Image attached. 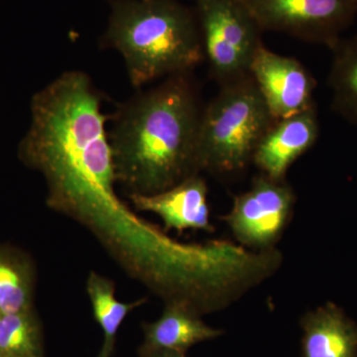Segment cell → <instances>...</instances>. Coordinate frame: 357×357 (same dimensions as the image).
Instances as JSON below:
<instances>
[{
	"instance_id": "11",
	"label": "cell",
	"mask_w": 357,
	"mask_h": 357,
	"mask_svg": "<svg viewBox=\"0 0 357 357\" xmlns=\"http://www.w3.org/2000/svg\"><path fill=\"white\" fill-rule=\"evenodd\" d=\"M201 314L178 304L166 303L158 319L145 324L141 356L154 357L164 352L185 354L194 345L222 337L223 331L206 325Z\"/></svg>"
},
{
	"instance_id": "9",
	"label": "cell",
	"mask_w": 357,
	"mask_h": 357,
	"mask_svg": "<svg viewBox=\"0 0 357 357\" xmlns=\"http://www.w3.org/2000/svg\"><path fill=\"white\" fill-rule=\"evenodd\" d=\"M319 133L316 107L275 121L258 143L252 164L267 177L286 181L289 169L314 146Z\"/></svg>"
},
{
	"instance_id": "4",
	"label": "cell",
	"mask_w": 357,
	"mask_h": 357,
	"mask_svg": "<svg viewBox=\"0 0 357 357\" xmlns=\"http://www.w3.org/2000/svg\"><path fill=\"white\" fill-rule=\"evenodd\" d=\"M275 121L250 75L220 86L202 112L197 143L199 172L217 176L243 172Z\"/></svg>"
},
{
	"instance_id": "14",
	"label": "cell",
	"mask_w": 357,
	"mask_h": 357,
	"mask_svg": "<svg viewBox=\"0 0 357 357\" xmlns=\"http://www.w3.org/2000/svg\"><path fill=\"white\" fill-rule=\"evenodd\" d=\"M86 293L91 301L93 316L102 328L105 340L98 357H110L114 352L115 338L122 321L136 307L142 306V298L131 303H123L115 297V284L112 279L96 271L89 272L86 278Z\"/></svg>"
},
{
	"instance_id": "8",
	"label": "cell",
	"mask_w": 357,
	"mask_h": 357,
	"mask_svg": "<svg viewBox=\"0 0 357 357\" xmlns=\"http://www.w3.org/2000/svg\"><path fill=\"white\" fill-rule=\"evenodd\" d=\"M250 76L276 121L316 107L314 77L295 58L275 53L262 45L251 63Z\"/></svg>"
},
{
	"instance_id": "2",
	"label": "cell",
	"mask_w": 357,
	"mask_h": 357,
	"mask_svg": "<svg viewBox=\"0 0 357 357\" xmlns=\"http://www.w3.org/2000/svg\"><path fill=\"white\" fill-rule=\"evenodd\" d=\"M201 105L190 73L166 77L134 96L109 133L116 184L128 196H150L198 175Z\"/></svg>"
},
{
	"instance_id": "15",
	"label": "cell",
	"mask_w": 357,
	"mask_h": 357,
	"mask_svg": "<svg viewBox=\"0 0 357 357\" xmlns=\"http://www.w3.org/2000/svg\"><path fill=\"white\" fill-rule=\"evenodd\" d=\"M328 76L333 112L357 126V35L340 38L332 47Z\"/></svg>"
},
{
	"instance_id": "6",
	"label": "cell",
	"mask_w": 357,
	"mask_h": 357,
	"mask_svg": "<svg viewBox=\"0 0 357 357\" xmlns=\"http://www.w3.org/2000/svg\"><path fill=\"white\" fill-rule=\"evenodd\" d=\"M296 197L287 181H277L260 173L248 191L234 198L231 210L220 217L237 243L251 250H269L292 220Z\"/></svg>"
},
{
	"instance_id": "13",
	"label": "cell",
	"mask_w": 357,
	"mask_h": 357,
	"mask_svg": "<svg viewBox=\"0 0 357 357\" xmlns=\"http://www.w3.org/2000/svg\"><path fill=\"white\" fill-rule=\"evenodd\" d=\"M36 271L21 249L0 245V314L33 309Z\"/></svg>"
},
{
	"instance_id": "18",
	"label": "cell",
	"mask_w": 357,
	"mask_h": 357,
	"mask_svg": "<svg viewBox=\"0 0 357 357\" xmlns=\"http://www.w3.org/2000/svg\"><path fill=\"white\" fill-rule=\"evenodd\" d=\"M356 4H357V0H356Z\"/></svg>"
},
{
	"instance_id": "3",
	"label": "cell",
	"mask_w": 357,
	"mask_h": 357,
	"mask_svg": "<svg viewBox=\"0 0 357 357\" xmlns=\"http://www.w3.org/2000/svg\"><path fill=\"white\" fill-rule=\"evenodd\" d=\"M103 44L121 53L136 89L204 60L197 14L177 0H114Z\"/></svg>"
},
{
	"instance_id": "12",
	"label": "cell",
	"mask_w": 357,
	"mask_h": 357,
	"mask_svg": "<svg viewBox=\"0 0 357 357\" xmlns=\"http://www.w3.org/2000/svg\"><path fill=\"white\" fill-rule=\"evenodd\" d=\"M300 326V357H357V324L335 303L307 311Z\"/></svg>"
},
{
	"instance_id": "1",
	"label": "cell",
	"mask_w": 357,
	"mask_h": 357,
	"mask_svg": "<svg viewBox=\"0 0 357 357\" xmlns=\"http://www.w3.org/2000/svg\"><path fill=\"white\" fill-rule=\"evenodd\" d=\"M18 157L43 176L47 206L86 227L124 271L163 300L183 297L203 272V243L176 241L136 215L115 191L102 96L69 70L33 96Z\"/></svg>"
},
{
	"instance_id": "5",
	"label": "cell",
	"mask_w": 357,
	"mask_h": 357,
	"mask_svg": "<svg viewBox=\"0 0 357 357\" xmlns=\"http://www.w3.org/2000/svg\"><path fill=\"white\" fill-rule=\"evenodd\" d=\"M204 60L220 86L250 75L263 30L243 0H196Z\"/></svg>"
},
{
	"instance_id": "7",
	"label": "cell",
	"mask_w": 357,
	"mask_h": 357,
	"mask_svg": "<svg viewBox=\"0 0 357 357\" xmlns=\"http://www.w3.org/2000/svg\"><path fill=\"white\" fill-rule=\"evenodd\" d=\"M263 31L332 48L354 22L356 0H243Z\"/></svg>"
},
{
	"instance_id": "16",
	"label": "cell",
	"mask_w": 357,
	"mask_h": 357,
	"mask_svg": "<svg viewBox=\"0 0 357 357\" xmlns=\"http://www.w3.org/2000/svg\"><path fill=\"white\" fill-rule=\"evenodd\" d=\"M0 357H43L34 310L0 314Z\"/></svg>"
},
{
	"instance_id": "17",
	"label": "cell",
	"mask_w": 357,
	"mask_h": 357,
	"mask_svg": "<svg viewBox=\"0 0 357 357\" xmlns=\"http://www.w3.org/2000/svg\"><path fill=\"white\" fill-rule=\"evenodd\" d=\"M154 357H187L185 354H181V352H164L160 354L158 356Z\"/></svg>"
},
{
	"instance_id": "10",
	"label": "cell",
	"mask_w": 357,
	"mask_h": 357,
	"mask_svg": "<svg viewBox=\"0 0 357 357\" xmlns=\"http://www.w3.org/2000/svg\"><path fill=\"white\" fill-rule=\"evenodd\" d=\"M208 194V185L198 174L158 194L133 195L128 199L136 210L158 215L165 231L175 229L182 234L192 229L213 234L215 227L211 222Z\"/></svg>"
}]
</instances>
